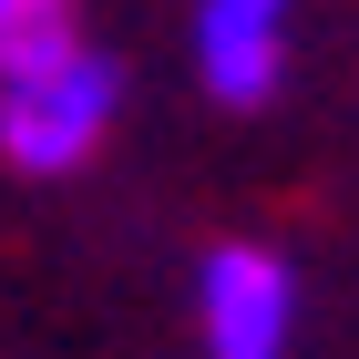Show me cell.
<instances>
[{"mask_svg":"<svg viewBox=\"0 0 359 359\" xmlns=\"http://www.w3.org/2000/svg\"><path fill=\"white\" fill-rule=\"evenodd\" d=\"M113 113H123V62L83 41L31 83H0V165L11 175H72V165H93Z\"/></svg>","mask_w":359,"mask_h":359,"instance_id":"6da1fadb","label":"cell"},{"mask_svg":"<svg viewBox=\"0 0 359 359\" xmlns=\"http://www.w3.org/2000/svg\"><path fill=\"white\" fill-rule=\"evenodd\" d=\"M287 21H298V0H195V83L226 113L277 103V83H287Z\"/></svg>","mask_w":359,"mask_h":359,"instance_id":"3957f363","label":"cell"},{"mask_svg":"<svg viewBox=\"0 0 359 359\" xmlns=\"http://www.w3.org/2000/svg\"><path fill=\"white\" fill-rule=\"evenodd\" d=\"M62 52H83V11L72 0H0V83H31Z\"/></svg>","mask_w":359,"mask_h":359,"instance_id":"277c9868","label":"cell"},{"mask_svg":"<svg viewBox=\"0 0 359 359\" xmlns=\"http://www.w3.org/2000/svg\"><path fill=\"white\" fill-rule=\"evenodd\" d=\"M298 267L257 236H226L195 267V318H205V359H287L298 349Z\"/></svg>","mask_w":359,"mask_h":359,"instance_id":"7a4b0ae2","label":"cell"}]
</instances>
